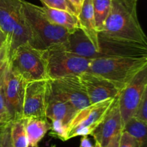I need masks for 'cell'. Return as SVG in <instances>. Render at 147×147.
Instances as JSON below:
<instances>
[{"label": "cell", "mask_w": 147, "mask_h": 147, "mask_svg": "<svg viewBox=\"0 0 147 147\" xmlns=\"http://www.w3.org/2000/svg\"><path fill=\"white\" fill-rule=\"evenodd\" d=\"M120 57H147V45L111 37L98 32L97 52L94 59Z\"/></svg>", "instance_id": "ba28073f"}, {"label": "cell", "mask_w": 147, "mask_h": 147, "mask_svg": "<svg viewBox=\"0 0 147 147\" xmlns=\"http://www.w3.org/2000/svg\"><path fill=\"white\" fill-rule=\"evenodd\" d=\"M114 98H111L91 104L79 111L70 123L68 140L76 136L91 135L102 121Z\"/></svg>", "instance_id": "9c48e42d"}, {"label": "cell", "mask_w": 147, "mask_h": 147, "mask_svg": "<svg viewBox=\"0 0 147 147\" xmlns=\"http://www.w3.org/2000/svg\"><path fill=\"white\" fill-rule=\"evenodd\" d=\"M69 1L73 4V5L76 7V9L79 13L80 8H81L82 4L83 2V0H69Z\"/></svg>", "instance_id": "4dcf8cb0"}, {"label": "cell", "mask_w": 147, "mask_h": 147, "mask_svg": "<svg viewBox=\"0 0 147 147\" xmlns=\"http://www.w3.org/2000/svg\"><path fill=\"white\" fill-rule=\"evenodd\" d=\"M26 85L27 82L20 76L13 73L9 67L1 88L11 122L22 119Z\"/></svg>", "instance_id": "8fae6325"}, {"label": "cell", "mask_w": 147, "mask_h": 147, "mask_svg": "<svg viewBox=\"0 0 147 147\" xmlns=\"http://www.w3.org/2000/svg\"><path fill=\"white\" fill-rule=\"evenodd\" d=\"M0 30L8 37L9 57L19 46L28 42L30 33L22 0H0Z\"/></svg>", "instance_id": "277c9868"}, {"label": "cell", "mask_w": 147, "mask_h": 147, "mask_svg": "<svg viewBox=\"0 0 147 147\" xmlns=\"http://www.w3.org/2000/svg\"><path fill=\"white\" fill-rule=\"evenodd\" d=\"M112 0H93L95 25L98 32L103 31L105 22L111 9Z\"/></svg>", "instance_id": "d6986e66"}, {"label": "cell", "mask_w": 147, "mask_h": 147, "mask_svg": "<svg viewBox=\"0 0 147 147\" xmlns=\"http://www.w3.org/2000/svg\"><path fill=\"white\" fill-rule=\"evenodd\" d=\"M42 9L48 20L51 22L64 27L70 32L80 28V23L77 16L63 10L55 9L43 5Z\"/></svg>", "instance_id": "ac0fdd59"}, {"label": "cell", "mask_w": 147, "mask_h": 147, "mask_svg": "<svg viewBox=\"0 0 147 147\" xmlns=\"http://www.w3.org/2000/svg\"><path fill=\"white\" fill-rule=\"evenodd\" d=\"M50 82L53 90L77 110H83L91 105L79 76L50 80Z\"/></svg>", "instance_id": "4fadbf2b"}, {"label": "cell", "mask_w": 147, "mask_h": 147, "mask_svg": "<svg viewBox=\"0 0 147 147\" xmlns=\"http://www.w3.org/2000/svg\"><path fill=\"white\" fill-rule=\"evenodd\" d=\"M8 46V37L7 34L0 30V48Z\"/></svg>", "instance_id": "f1b7e54d"}, {"label": "cell", "mask_w": 147, "mask_h": 147, "mask_svg": "<svg viewBox=\"0 0 147 147\" xmlns=\"http://www.w3.org/2000/svg\"><path fill=\"white\" fill-rule=\"evenodd\" d=\"M43 5L52 9L67 11L74 15H78V11L69 0H40Z\"/></svg>", "instance_id": "7402d4cb"}, {"label": "cell", "mask_w": 147, "mask_h": 147, "mask_svg": "<svg viewBox=\"0 0 147 147\" xmlns=\"http://www.w3.org/2000/svg\"><path fill=\"white\" fill-rule=\"evenodd\" d=\"M79 78L86 89L90 104L115 98L120 93L110 81L97 75L86 72L80 75Z\"/></svg>", "instance_id": "9a60e30c"}, {"label": "cell", "mask_w": 147, "mask_h": 147, "mask_svg": "<svg viewBox=\"0 0 147 147\" xmlns=\"http://www.w3.org/2000/svg\"><path fill=\"white\" fill-rule=\"evenodd\" d=\"M123 131V123L119 105V95L106 112L104 118L91 134L100 147H106L111 139Z\"/></svg>", "instance_id": "5bb4252c"}, {"label": "cell", "mask_w": 147, "mask_h": 147, "mask_svg": "<svg viewBox=\"0 0 147 147\" xmlns=\"http://www.w3.org/2000/svg\"><path fill=\"white\" fill-rule=\"evenodd\" d=\"M138 0H112L111 9L105 22L103 34L147 45L146 37L137 17Z\"/></svg>", "instance_id": "7a4b0ae2"}, {"label": "cell", "mask_w": 147, "mask_h": 147, "mask_svg": "<svg viewBox=\"0 0 147 147\" xmlns=\"http://www.w3.org/2000/svg\"><path fill=\"white\" fill-rule=\"evenodd\" d=\"M25 119L11 122V137L13 147H29V142L24 126Z\"/></svg>", "instance_id": "44dd1931"}, {"label": "cell", "mask_w": 147, "mask_h": 147, "mask_svg": "<svg viewBox=\"0 0 147 147\" xmlns=\"http://www.w3.org/2000/svg\"><path fill=\"white\" fill-rule=\"evenodd\" d=\"M29 146L38 147L40 141L48 131L51 129V123L46 117H30L25 119L24 122Z\"/></svg>", "instance_id": "2e32d148"}, {"label": "cell", "mask_w": 147, "mask_h": 147, "mask_svg": "<svg viewBox=\"0 0 147 147\" xmlns=\"http://www.w3.org/2000/svg\"><path fill=\"white\" fill-rule=\"evenodd\" d=\"M9 68L27 83L49 80L45 50L34 48L28 42L13 52L9 57Z\"/></svg>", "instance_id": "5b68a950"}, {"label": "cell", "mask_w": 147, "mask_h": 147, "mask_svg": "<svg viewBox=\"0 0 147 147\" xmlns=\"http://www.w3.org/2000/svg\"><path fill=\"white\" fill-rule=\"evenodd\" d=\"M78 18L80 23V28L84 31L92 43L94 45L96 48V52H97L98 32L96 30V25H95L93 0H83L81 8L78 15Z\"/></svg>", "instance_id": "e0dca14e"}, {"label": "cell", "mask_w": 147, "mask_h": 147, "mask_svg": "<svg viewBox=\"0 0 147 147\" xmlns=\"http://www.w3.org/2000/svg\"><path fill=\"white\" fill-rule=\"evenodd\" d=\"M50 147H56V146H55V145H53V146H50Z\"/></svg>", "instance_id": "d6a6232c"}, {"label": "cell", "mask_w": 147, "mask_h": 147, "mask_svg": "<svg viewBox=\"0 0 147 147\" xmlns=\"http://www.w3.org/2000/svg\"><path fill=\"white\" fill-rule=\"evenodd\" d=\"M119 147H142L139 141L126 131H122L119 139Z\"/></svg>", "instance_id": "484cf974"}, {"label": "cell", "mask_w": 147, "mask_h": 147, "mask_svg": "<svg viewBox=\"0 0 147 147\" xmlns=\"http://www.w3.org/2000/svg\"><path fill=\"white\" fill-rule=\"evenodd\" d=\"M24 20L30 33L28 43L34 48L47 50L62 45L70 32L64 27L51 22L42 7L22 0Z\"/></svg>", "instance_id": "6da1fadb"}, {"label": "cell", "mask_w": 147, "mask_h": 147, "mask_svg": "<svg viewBox=\"0 0 147 147\" xmlns=\"http://www.w3.org/2000/svg\"><path fill=\"white\" fill-rule=\"evenodd\" d=\"M49 80L79 76L88 71L90 59L72 53L61 47L45 50Z\"/></svg>", "instance_id": "52a82bcc"}, {"label": "cell", "mask_w": 147, "mask_h": 147, "mask_svg": "<svg viewBox=\"0 0 147 147\" xmlns=\"http://www.w3.org/2000/svg\"><path fill=\"white\" fill-rule=\"evenodd\" d=\"M48 80L27 83L23 103L22 119L46 117V95Z\"/></svg>", "instance_id": "7c38bea8"}, {"label": "cell", "mask_w": 147, "mask_h": 147, "mask_svg": "<svg viewBox=\"0 0 147 147\" xmlns=\"http://www.w3.org/2000/svg\"><path fill=\"white\" fill-rule=\"evenodd\" d=\"M9 67V55L8 46L0 48V87L4 83L6 73Z\"/></svg>", "instance_id": "603a6c76"}, {"label": "cell", "mask_w": 147, "mask_h": 147, "mask_svg": "<svg viewBox=\"0 0 147 147\" xmlns=\"http://www.w3.org/2000/svg\"><path fill=\"white\" fill-rule=\"evenodd\" d=\"M147 90V65L141 70L119 94V105L123 126L133 116Z\"/></svg>", "instance_id": "30bf717a"}, {"label": "cell", "mask_w": 147, "mask_h": 147, "mask_svg": "<svg viewBox=\"0 0 147 147\" xmlns=\"http://www.w3.org/2000/svg\"><path fill=\"white\" fill-rule=\"evenodd\" d=\"M80 147H95L88 136H83L80 139Z\"/></svg>", "instance_id": "f546056e"}, {"label": "cell", "mask_w": 147, "mask_h": 147, "mask_svg": "<svg viewBox=\"0 0 147 147\" xmlns=\"http://www.w3.org/2000/svg\"><path fill=\"white\" fill-rule=\"evenodd\" d=\"M10 122L11 121L6 106L2 88L0 87V127Z\"/></svg>", "instance_id": "4316f807"}, {"label": "cell", "mask_w": 147, "mask_h": 147, "mask_svg": "<svg viewBox=\"0 0 147 147\" xmlns=\"http://www.w3.org/2000/svg\"><path fill=\"white\" fill-rule=\"evenodd\" d=\"M95 147H100V146H99L97 143H96V144H95Z\"/></svg>", "instance_id": "1f68e13d"}, {"label": "cell", "mask_w": 147, "mask_h": 147, "mask_svg": "<svg viewBox=\"0 0 147 147\" xmlns=\"http://www.w3.org/2000/svg\"><path fill=\"white\" fill-rule=\"evenodd\" d=\"M78 111L73 105L53 90L48 80L45 116L52 122L50 136L63 142L68 140L70 123Z\"/></svg>", "instance_id": "8992f818"}, {"label": "cell", "mask_w": 147, "mask_h": 147, "mask_svg": "<svg viewBox=\"0 0 147 147\" xmlns=\"http://www.w3.org/2000/svg\"><path fill=\"white\" fill-rule=\"evenodd\" d=\"M147 123L131 117L123 126V131L137 139L142 145V147L146 146Z\"/></svg>", "instance_id": "ffe728a7"}, {"label": "cell", "mask_w": 147, "mask_h": 147, "mask_svg": "<svg viewBox=\"0 0 147 147\" xmlns=\"http://www.w3.org/2000/svg\"><path fill=\"white\" fill-rule=\"evenodd\" d=\"M147 65V57H120L93 59L87 72L110 81L121 91Z\"/></svg>", "instance_id": "3957f363"}, {"label": "cell", "mask_w": 147, "mask_h": 147, "mask_svg": "<svg viewBox=\"0 0 147 147\" xmlns=\"http://www.w3.org/2000/svg\"><path fill=\"white\" fill-rule=\"evenodd\" d=\"M11 122L0 127V147H13L11 137Z\"/></svg>", "instance_id": "d4e9b609"}, {"label": "cell", "mask_w": 147, "mask_h": 147, "mask_svg": "<svg viewBox=\"0 0 147 147\" xmlns=\"http://www.w3.org/2000/svg\"><path fill=\"white\" fill-rule=\"evenodd\" d=\"M132 117L147 123V90L144 93Z\"/></svg>", "instance_id": "cb8c5ba5"}, {"label": "cell", "mask_w": 147, "mask_h": 147, "mask_svg": "<svg viewBox=\"0 0 147 147\" xmlns=\"http://www.w3.org/2000/svg\"><path fill=\"white\" fill-rule=\"evenodd\" d=\"M120 136H121V133L113 136V137L111 139L109 143L108 144L107 146L106 147H119Z\"/></svg>", "instance_id": "83f0119b"}]
</instances>
